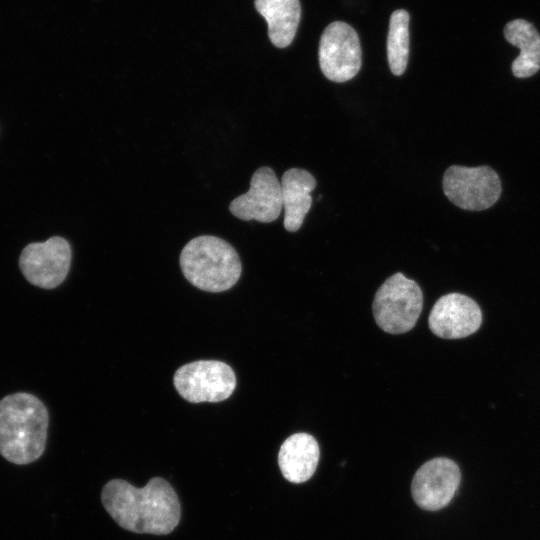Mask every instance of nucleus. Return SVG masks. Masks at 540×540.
I'll return each instance as SVG.
<instances>
[{
	"instance_id": "20e7f679",
	"label": "nucleus",
	"mask_w": 540,
	"mask_h": 540,
	"mask_svg": "<svg viewBox=\"0 0 540 540\" xmlns=\"http://www.w3.org/2000/svg\"><path fill=\"white\" fill-rule=\"evenodd\" d=\"M422 306L419 285L402 273H395L377 290L372 308L374 319L383 331L402 334L415 326Z\"/></svg>"
},
{
	"instance_id": "39448f33",
	"label": "nucleus",
	"mask_w": 540,
	"mask_h": 540,
	"mask_svg": "<svg viewBox=\"0 0 540 540\" xmlns=\"http://www.w3.org/2000/svg\"><path fill=\"white\" fill-rule=\"evenodd\" d=\"M173 383L180 396L188 402H220L233 393L236 377L224 362L198 360L178 368Z\"/></svg>"
},
{
	"instance_id": "2eb2a0df",
	"label": "nucleus",
	"mask_w": 540,
	"mask_h": 540,
	"mask_svg": "<svg viewBox=\"0 0 540 540\" xmlns=\"http://www.w3.org/2000/svg\"><path fill=\"white\" fill-rule=\"evenodd\" d=\"M503 33L520 50L511 65L513 75L527 78L536 74L540 70V34L535 26L525 19H514L504 26Z\"/></svg>"
},
{
	"instance_id": "423d86ee",
	"label": "nucleus",
	"mask_w": 540,
	"mask_h": 540,
	"mask_svg": "<svg viewBox=\"0 0 540 540\" xmlns=\"http://www.w3.org/2000/svg\"><path fill=\"white\" fill-rule=\"evenodd\" d=\"M498 174L489 166H450L443 176V191L457 207L481 211L493 206L501 194Z\"/></svg>"
},
{
	"instance_id": "ddd939ff",
	"label": "nucleus",
	"mask_w": 540,
	"mask_h": 540,
	"mask_svg": "<svg viewBox=\"0 0 540 540\" xmlns=\"http://www.w3.org/2000/svg\"><path fill=\"white\" fill-rule=\"evenodd\" d=\"M281 195L284 208V228L296 232L303 224L312 204L311 191L316 187L314 176L300 168H291L282 175Z\"/></svg>"
},
{
	"instance_id": "7ed1b4c3",
	"label": "nucleus",
	"mask_w": 540,
	"mask_h": 540,
	"mask_svg": "<svg viewBox=\"0 0 540 540\" xmlns=\"http://www.w3.org/2000/svg\"><path fill=\"white\" fill-rule=\"evenodd\" d=\"M179 263L185 278L195 287L208 292L230 289L242 271L234 247L211 235L191 239L183 247Z\"/></svg>"
},
{
	"instance_id": "f03ea898",
	"label": "nucleus",
	"mask_w": 540,
	"mask_h": 540,
	"mask_svg": "<svg viewBox=\"0 0 540 540\" xmlns=\"http://www.w3.org/2000/svg\"><path fill=\"white\" fill-rule=\"evenodd\" d=\"M49 415L36 396L19 392L0 401V454L9 462L26 465L44 452Z\"/></svg>"
},
{
	"instance_id": "9b49d317",
	"label": "nucleus",
	"mask_w": 540,
	"mask_h": 540,
	"mask_svg": "<svg viewBox=\"0 0 540 540\" xmlns=\"http://www.w3.org/2000/svg\"><path fill=\"white\" fill-rule=\"evenodd\" d=\"M481 322L482 313L477 303L459 293L440 297L428 319L430 330L445 339L467 337L479 329Z\"/></svg>"
},
{
	"instance_id": "dca6fc26",
	"label": "nucleus",
	"mask_w": 540,
	"mask_h": 540,
	"mask_svg": "<svg viewBox=\"0 0 540 540\" xmlns=\"http://www.w3.org/2000/svg\"><path fill=\"white\" fill-rule=\"evenodd\" d=\"M409 13L404 9L395 10L389 21L387 36V58L391 72L402 75L409 59Z\"/></svg>"
},
{
	"instance_id": "0eeeda50",
	"label": "nucleus",
	"mask_w": 540,
	"mask_h": 540,
	"mask_svg": "<svg viewBox=\"0 0 540 540\" xmlns=\"http://www.w3.org/2000/svg\"><path fill=\"white\" fill-rule=\"evenodd\" d=\"M318 57L327 79L343 83L355 77L362 65V50L355 29L343 21L330 23L321 35Z\"/></svg>"
},
{
	"instance_id": "9d476101",
	"label": "nucleus",
	"mask_w": 540,
	"mask_h": 540,
	"mask_svg": "<svg viewBox=\"0 0 540 540\" xmlns=\"http://www.w3.org/2000/svg\"><path fill=\"white\" fill-rule=\"evenodd\" d=\"M281 183L270 167L258 168L251 177L249 190L229 205L230 212L241 220L269 223L282 211Z\"/></svg>"
},
{
	"instance_id": "4468645a",
	"label": "nucleus",
	"mask_w": 540,
	"mask_h": 540,
	"mask_svg": "<svg viewBox=\"0 0 540 540\" xmlns=\"http://www.w3.org/2000/svg\"><path fill=\"white\" fill-rule=\"evenodd\" d=\"M255 8L265 18L268 36L277 48L289 46L298 29L301 18L299 0H255Z\"/></svg>"
},
{
	"instance_id": "1a4fd4ad",
	"label": "nucleus",
	"mask_w": 540,
	"mask_h": 540,
	"mask_svg": "<svg viewBox=\"0 0 540 540\" xmlns=\"http://www.w3.org/2000/svg\"><path fill=\"white\" fill-rule=\"evenodd\" d=\"M460 481L461 472L453 460L434 458L416 471L411 483L412 497L424 510H440L450 503Z\"/></svg>"
},
{
	"instance_id": "6e6552de",
	"label": "nucleus",
	"mask_w": 540,
	"mask_h": 540,
	"mask_svg": "<svg viewBox=\"0 0 540 540\" xmlns=\"http://www.w3.org/2000/svg\"><path fill=\"white\" fill-rule=\"evenodd\" d=\"M71 257L68 241L53 236L44 242L28 244L21 252L19 266L28 282L43 289H53L65 280Z\"/></svg>"
},
{
	"instance_id": "f8f14e48",
	"label": "nucleus",
	"mask_w": 540,
	"mask_h": 540,
	"mask_svg": "<svg viewBox=\"0 0 540 540\" xmlns=\"http://www.w3.org/2000/svg\"><path fill=\"white\" fill-rule=\"evenodd\" d=\"M319 456V445L315 438L307 433H296L282 443L278 465L286 480L299 484L315 473Z\"/></svg>"
},
{
	"instance_id": "f257e3e1",
	"label": "nucleus",
	"mask_w": 540,
	"mask_h": 540,
	"mask_svg": "<svg viewBox=\"0 0 540 540\" xmlns=\"http://www.w3.org/2000/svg\"><path fill=\"white\" fill-rule=\"evenodd\" d=\"M101 501L120 527L134 533L167 535L181 518L179 498L161 477L151 478L143 488L112 479L104 485Z\"/></svg>"
}]
</instances>
